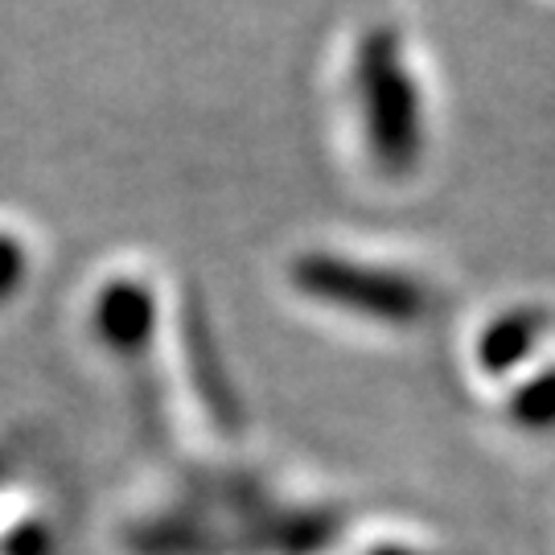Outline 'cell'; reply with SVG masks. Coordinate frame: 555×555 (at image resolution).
Returning a JSON list of instances; mask_svg holds the SVG:
<instances>
[{
  "instance_id": "obj_1",
  "label": "cell",
  "mask_w": 555,
  "mask_h": 555,
  "mask_svg": "<svg viewBox=\"0 0 555 555\" xmlns=\"http://www.w3.org/2000/svg\"><path fill=\"white\" fill-rule=\"evenodd\" d=\"M358 100L378 165L408 173L420 157V95L391 29H371L358 46Z\"/></svg>"
},
{
  "instance_id": "obj_2",
  "label": "cell",
  "mask_w": 555,
  "mask_h": 555,
  "mask_svg": "<svg viewBox=\"0 0 555 555\" xmlns=\"http://www.w3.org/2000/svg\"><path fill=\"white\" fill-rule=\"evenodd\" d=\"M293 276L305 293L354 309L366 318L383 321H412L424 313V293L408 276H391V272H375V268H358L350 259L334 256H305L297 259Z\"/></svg>"
},
{
  "instance_id": "obj_3",
  "label": "cell",
  "mask_w": 555,
  "mask_h": 555,
  "mask_svg": "<svg viewBox=\"0 0 555 555\" xmlns=\"http://www.w3.org/2000/svg\"><path fill=\"white\" fill-rule=\"evenodd\" d=\"M91 330L112 350H140L153 330V293L140 280L103 284L91 309Z\"/></svg>"
},
{
  "instance_id": "obj_4",
  "label": "cell",
  "mask_w": 555,
  "mask_h": 555,
  "mask_svg": "<svg viewBox=\"0 0 555 555\" xmlns=\"http://www.w3.org/2000/svg\"><path fill=\"white\" fill-rule=\"evenodd\" d=\"M0 555H50L46 511L17 481L0 486Z\"/></svg>"
},
{
  "instance_id": "obj_5",
  "label": "cell",
  "mask_w": 555,
  "mask_h": 555,
  "mask_svg": "<svg viewBox=\"0 0 555 555\" xmlns=\"http://www.w3.org/2000/svg\"><path fill=\"white\" fill-rule=\"evenodd\" d=\"M25 276H29V251L13 231L0 227V309H9L17 300Z\"/></svg>"
}]
</instances>
